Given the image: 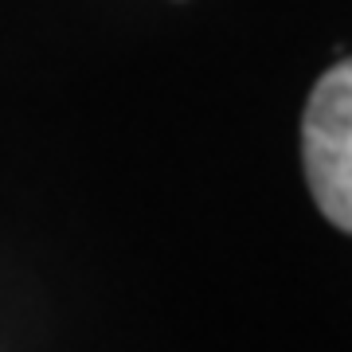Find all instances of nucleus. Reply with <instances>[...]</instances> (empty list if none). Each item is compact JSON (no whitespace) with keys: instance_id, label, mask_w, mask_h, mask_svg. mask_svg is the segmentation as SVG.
<instances>
[{"instance_id":"nucleus-1","label":"nucleus","mask_w":352,"mask_h":352,"mask_svg":"<svg viewBox=\"0 0 352 352\" xmlns=\"http://www.w3.org/2000/svg\"><path fill=\"white\" fill-rule=\"evenodd\" d=\"M305 176L337 231L352 227V67L337 63L309 94L302 118Z\"/></svg>"}]
</instances>
